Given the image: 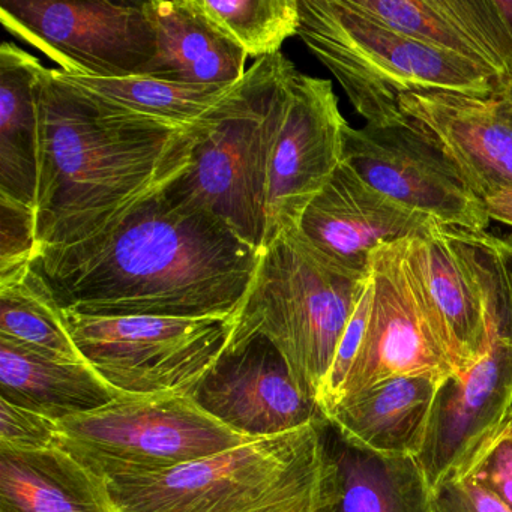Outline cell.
<instances>
[{
	"label": "cell",
	"instance_id": "6da1fadb",
	"mask_svg": "<svg viewBox=\"0 0 512 512\" xmlns=\"http://www.w3.org/2000/svg\"><path fill=\"white\" fill-rule=\"evenodd\" d=\"M259 256L220 217L167 188L107 232L43 251L35 265L70 313L233 319Z\"/></svg>",
	"mask_w": 512,
	"mask_h": 512
},
{
	"label": "cell",
	"instance_id": "7a4b0ae2",
	"mask_svg": "<svg viewBox=\"0 0 512 512\" xmlns=\"http://www.w3.org/2000/svg\"><path fill=\"white\" fill-rule=\"evenodd\" d=\"M38 107V256L107 232L172 187L190 169L209 115L193 128L128 115L46 67Z\"/></svg>",
	"mask_w": 512,
	"mask_h": 512
},
{
	"label": "cell",
	"instance_id": "3957f363",
	"mask_svg": "<svg viewBox=\"0 0 512 512\" xmlns=\"http://www.w3.org/2000/svg\"><path fill=\"white\" fill-rule=\"evenodd\" d=\"M326 424L112 479L110 491L119 512H316L326 499Z\"/></svg>",
	"mask_w": 512,
	"mask_h": 512
},
{
	"label": "cell",
	"instance_id": "277c9868",
	"mask_svg": "<svg viewBox=\"0 0 512 512\" xmlns=\"http://www.w3.org/2000/svg\"><path fill=\"white\" fill-rule=\"evenodd\" d=\"M368 283L370 274H350L320 256L299 227L284 230L260 250L229 344L266 338L319 404L338 344Z\"/></svg>",
	"mask_w": 512,
	"mask_h": 512
},
{
	"label": "cell",
	"instance_id": "5b68a950",
	"mask_svg": "<svg viewBox=\"0 0 512 512\" xmlns=\"http://www.w3.org/2000/svg\"><path fill=\"white\" fill-rule=\"evenodd\" d=\"M296 73L281 52L257 59L206 116L190 169L169 187L220 217L259 251L265 244L272 157Z\"/></svg>",
	"mask_w": 512,
	"mask_h": 512
},
{
	"label": "cell",
	"instance_id": "8992f818",
	"mask_svg": "<svg viewBox=\"0 0 512 512\" xmlns=\"http://www.w3.org/2000/svg\"><path fill=\"white\" fill-rule=\"evenodd\" d=\"M298 37L334 74L367 122L401 115V95L443 89L493 95L496 77L475 62L410 40L353 8L350 0H299Z\"/></svg>",
	"mask_w": 512,
	"mask_h": 512
},
{
	"label": "cell",
	"instance_id": "52a82bcc",
	"mask_svg": "<svg viewBox=\"0 0 512 512\" xmlns=\"http://www.w3.org/2000/svg\"><path fill=\"white\" fill-rule=\"evenodd\" d=\"M490 346L469 371L440 380L418 455L431 491L466 470L512 409V238L478 242Z\"/></svg>",
	"mask_w": 512,
	"mask_h": 512
},
{
	"label": "cell",
	"instance_id": "ba28073f",
	"mask_svg": "<svg viewBox=\"0 0 512 512\" xmlns=\"http://www.w3.org/2000/svg\"><path fill=\"white\" fill-rule=\"evenodd\" d=\"M62 448L107 481L160 473L251 442L193 395H131L59 421Z\"/></svg>",
	"mask_w": 512,
	"mask_h": 512
},
{
	"label": "cell",
	"instance_id": "9c48e42d",
	"mask_svg": "<svg viewBox=\"0 0 512 512\" xmlns=\"http://www.w3.org/2000/svg\"><path fill=\"white\" fill-rule=\"evenodd\" d=\"M67 319L83 358L110 385L130 395H193L226 352L233 320L95 317L70 311Z\"/></svg>",
	"mask_w": 512,
	"mask_h": 512
},
{
	"label": "cell",
	"instance_id": "30bf717a",
	"mask_svg": "<svg viewBox=\"0 0 512 512\" xmlns=\"http://www.w3.org/2000/svg\"><path fill=\"white\" fill-rule=\"evenodd\" d=\"M0 22L68 76H143L157 53L146 2L0 0Z\"/></svg>",
	"mask_w": 512,
	"mask_h": 512
},
{
	"label": "cell",
	"instance_id": "8fae6325",
	"mask_svg": "<svg viewBox=\"0 0 512 512\" xmlns=\"http://www.w3.org/2000/svg\"><path fill=\"white\" fill-rule=\"evenodd\" d=\"M343 161L398 205L446 226L487 232L485 203L467 187L443 149L403 112L347 127Z\"/></svg>",
	"mask_w": 512,
	"mask_h": 512
},
{
	"label": "cell",
	"instance_id": "7c38bea8",
	"mask_svg": "<svg viewBox=\"0 0 512 512\" xmlns=\"http://www.w3.org/2000/svg\"><path fill=\"white\" fill-rule=\"evenodd\" d=\"M370 278L373 299L364 337L332 409L395 377L454 373L407 263L406 239L373 251Z\"/></svg>",
	"mask_w": 512,
	"mask_h": 512
},
{
	"label": "cell",
	"instance_id": "4fadbf2b",
	"mask_svg": "<svg viewBox=\"0 0 512 512\" xmlns=\"http://www.w3.org/2000/svg\"><path fill=\"white\" fill-rule=\"evenodd\" d=\"M347 124L329 80L296 73L269 173L265 245L299 227L311 200L343 163Z\"/></svg>",
	"mask_w": 512,
	"mask_h": 512
},
{
	"label": "cell",
	"instance_id": "5bb4252c",
	"mask_svg": "<svg viewBox=\"0 0 512 512\" xmlns=\"http://www.w3.org/2000/svg\"><path fill=\"white\" fill-rule=\"evenodd\" d=\"M406 256L454 374L466 373L490 346L476 232L428 221Z\"/></svg>",
	"mask_w": 512,
	"mask_h": 512
},
{
	"label": "cell",
	"instance_id": "9a60e30c",
	"mask_svg": "<svg viewBox=\"0 0 512 512\" xmlns=\"http://www.w3.org/2000/svg\"><path fill=\"white\" fill-rule=\"evenodd\" d=\"M193 397L218 421L251 439L328 422L283 355L263 337L229 344Z\"/></svg>",
	"mask_w": 512,
	"mask_h": 512
},
{
	"label": "cell",
	"instance_id": "2e32d148",
	"mask_svg": "<svg viewBox=\"0 0 512 512\" xmlns=\"http://www.w3.org/2000/svg\"><path fill=\"white\" fill-rule=\"evenodd\" d=\"M398 107L443 149L482 202L512 190V121L496 94L424 89L401 95Z\"/></svg>",
	"mask_w": 512,
	"mask_h": 512
},
{
	"label": "cell",
	"instance_id": "e0dca14e",
	"mask_svg": "<svg viewBox=\"0 0 512 512\" xmlns=\"http://www.w3.org/2000/svg\"><path fill=\"white\" fill-rule=\"evenodd\" d=\"M428 221L431 218L374 190L343 161L305 209L299 230L332 265L350 274L368 275L376 248L410 238Z\"/></svg>",
	"mask_w": 512,
	"mask_h": 512
},
{
	"label": "cell",
	"instance_id": "ac0fdd59",
	"mask_svg": "<svg viewBox=\"0 0 512 512\" xmlns=\"http://www.w3.org/2000/svg\"><path fill=\"white\" fill-rule=\"evenodd\" d=\"M443 377H395L341 401L326 415L346 442L389 457L421 454Z\"/></svg>",
	"mask_w": 512,
	"mask_h": 512
},
{
	"label": "cell",
	"instance_id": "d6986e66",
	"mask_svg": "<svg viewBox=\"0 0 512 512\" xmlns=\"http://www.w3.org/2000/svg\"><path fill=\"white\" fill-rule=\"evenodd\" d=\"M328 478L322 512H431V488L416 457H389L325 427Z\"/></svg>",
	"mask_w": 512,
	"mask_h": 512
},
{
	"label": "cell",
	"instance_id": "ffe728a7",
	"mask_svg": "<svg viewBox=\"0 0 512 512\" xmlns=\"http://www.w3.org/2000/svg\"><path fill=\"white\" fill-rule=\"evenodd\" d=\"M0 512H119L106 476L65 448H0Z\"/></svg>",
	"mask_w": 512,
	"mask_h": 512
},
{
	"label": "cell",
	"instance_id": "44dd1931",
	"mask_svg": "<svg viewBox=\"0 0 512 512\" xmlns=\"http://www.w3.org/2000/svg\"><path fill=\"white\" fill-rule=\"evenodd\" d=\"M131 397L89 362L52 358L0 337V400L62 421Z\"/></svg>",
	"mask_w": 512,
	"mask_h": 512
},
{
	"label": "cell",
	"instance_id": "7402d4cb",
	"mask_svg": "<svg viewBox=\"0 0 512 512\" xmlns=\"http://www.w3.org/2000/svg\"><path fill=\"white\" fill-rule=\"evenodd\" d=\"M157 53L143 76L188 85L230 86L245 76L247 53L230 43L193 0L146 2Z\"/></svg>",
	"mask_w": 512,
	"mask_h": 512
},
{
	"label": "cell",
	"instance_id": "603a6c76",
	"mask_svg": "<svg viewBox=\"0 0 512 512\" xmlns=\"http://www.w3.org/2000/svg\"><path fill=\"white\" fill-rule=\"evenodd\" d=\"M44 65L17 44L0 46V197L35 211Z\"/></svg>",
	"mask_w": 512,
	"mask_h": 512
},
{
	"label": "cell",
	"instance_id": "cb8c5ba5",
	"mask_svg": "<svg viewBox=\"0 0 512 512\" xmlns=\"http://www.w3.org/2000/svg\"><path fill=\"white\" fill-rule=\"evenodd\" d=\"M56 73L65 82L97 98L110 109L182 128L202 124L203 118L236 85H188L151 76L95 79L68 76L59 70Z\"/></svg>",
	"mask_w": 512,
	"mask_h": 512
},
{
	"label": "cell",
	"instance_id": "d4e9b609",
	"mask_svg": "<svg viewBox=\"0 0 512 512\" xmlns=\"http://www.w3.org/2000/svg\"><path fill=\"white\" fill-rule=\"evenodd\" d=\"M0 337L52 358L88 362L71 335L67 311L35 263L0 286Z\"/></svg>",
	"mask_w": 512,
	"mask_h": 512
},
{
	"label": "cell",
	"instance_id": "484cf974",
	"mask_svg": "<svg viewBox=\"0 0 512 512\" xmlns=\"http://www.w3.org/2000/svg\"><path fill=\"white\" fill-rule=\"evenodd\" d=\"M194 7L251 58L277 55L287 38L298 35L299 0H193Z\"/></svg>",
	"mask_w": 512,
	"mask_h": 512
},
{
	"label": "cell",
	"instance_id": "4316f807",
	"mask_svg": "<svg viewBox=\"0 0 512 512\" xmlns=\"http://www.w3.org/2000/svg\"><path fill=\"white\" fill-rule=\"evenodd\" d=\"M350 4L410 40L475 62L497 79L481 50L449 16L442 0H350Z\"/></svg>",
	"mask_w": 512,
	"mask_h": 512
},
{
	"label": "cell",
	"instance_id": "83f0119b",
	"mask_svg": "<svg viewBox=\"0 0 512 512\" xmlns=\"http://www.w3.org/2000/svg\"><path fill=\"white\" fill-rule=\"evenodd\" d=\"M499 79L512 82V0H442Z\"/></svg>",
	"mask_w": 512,
	"mask_h": 512
},
{
	"label": "cell",
	"instance_id": "f1b7e54d",
	"mask_svg": "<svg viewBox=\"0 0 512 512\" xmlns=\"http://www.w3.org/2000/svg\"><path fill=\"white\" fill-rule=\"evenodd\" d=\"M37 257L34 209L0 197V286L16 280Z\"/></svg>",
	"mask_w": 512,
	"mask_h": 512
},
{
	"label": "cell",
	"instance_id": "f546056e",
	"mask_svg": "<svg viewBox=\"0 0 512 512\" xmlns=\"http://www.w3.org/2000/svg\"><path fill=\"white\" fill-rule=\"evenodd\" d=\"M61 446L59 421L0 400V448L38 451Z\"/></svg>",
	"mask_w": 512,
	"mask_h": 512
},
{
	"label": "cell",
	"instance_id": "4dcf8cb0",
	"mask_svg": "<svg viewBox=\"0 0 512 512\" xmlns=\"http://www.w3.org/2000/svg\"><path fill=\"white\" fill-rule=\"evenodd\" d=\"M461 475L472 478L512 511V422L505 421Z\"/></svg>",
	"mask_w": 512,
	"mask_h": 512
},
{
	"label": "cell",
	"instance_id": "1f68e13d",
	"mask_svg": "<svg viewBox=\"0 0 512 512\" xmlns=\"http://www.w3.org/2000/svg\"><path fill=\"white\" fill-rule=\"evenodd\" d=\"M371 299H373V286L368 283L343 337H341L340 344H338L337 352H335L334 361H332L331 368H329L328 376H326L325 383H323L322 392H320L319 406L322 409L323 415L329 412L349 376L350 368L355 362L356 355H358L359 347H361L362 337H364L365 326H367L368 316H370Z\"/></svg>",
	"mask_w": 512,
	"mask_h": 512
},
{
	"label": "cell",
	"instance_id": "d6a6232c",
	"mask_svg": "<svg viewBox=\"0 0 512 512\" xmlns=\"http://www.w3.org/2000/svg\"><path fill=\"white\" fill-rule=\"evenodd\" d=\"M431 512H512L469 476L446 479L431 491Z\"/></svg>",
	"mask_w": 512,
	"mask_h": 512
},
{
	"label": "cell",
	"instance_id": "836d02e7",
	"mask_svg": "<svg viewBox=\"0 0 512 512\" xmlns=\"http://www.w3.org/2000/svg\"><path fill=\"white\" fill-rule=\"evenodd\" d=\"M490 220L499 221L512 229V190L502 191L484 200Z\"/></svg>",
	"mask_w": 512,
	"mask_h": 512
},
{
	"label": "cell",
	"instance_id": "e575fe53",
	"mask_svg": "<svg viewBox=\"0 0 512 512\" xmlns=\"http://www.w3.org/2000/svg\"><path fill=\"white\" fill-rule=\"evenodd\" d=\"M497 101H499L500 109L512 121V82L506 83L505 86L496 92Z\"/></svg>",
	"mask_w": 512,
	"mask_h": 512
},
{
	"label": "cell",
	"instance_id": "d590c367",
	"mask_svg": "<svg viewBox=\"0 0 512 512\" xmlns=\"http://www.w3.org/2000/svg\"><path fill=\"white\" fill-rule=\"evenodd\" d=\"M506 421L512 422V409L511 412H509V416L508 419H506Z\"/></svg>",
	"mask_w": 512,
	"mask_h": 512
},
{
	"label": "cell",
	"instance_id": "8d00e7d4",
	"mask_svg": "<svg viewBox=\"0 0 512 512\" xmlns=\"http://www.w3.org/2000/svg\"><path fill=\"white\" fill-rule=\"evenodd\" d=\"M320 508H322V506H320ZM320 508H319V509H317V511H316V512H322V511H320Z\"/></svg>",
	"mask_w": 512,
	"mask_h": 512
}]
</instances>
